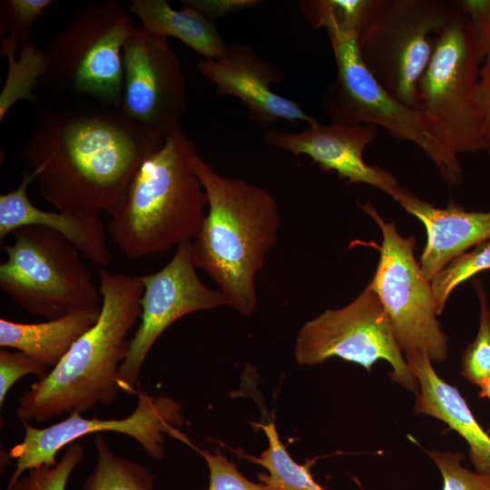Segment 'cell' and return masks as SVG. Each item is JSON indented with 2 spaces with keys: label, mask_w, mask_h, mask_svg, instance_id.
I'll list each match as a JSON object with an SVG mask.
<instances>
[{
  "label": "cell",
  "mask_w": 490,
  "mask_h": 490,
  "mask_svg": "<svg viewBox=\"0 0 490 490\" xmlns=\"http://www.w3.org/2000/svg\"><path fill=\"white\" fill-rule=\"evenodd\" d=\"M475 100L481 114L486 152L490 153V53L480 64Z\"/></svg>",
  "instance_id": "836d02e7"
},
{
  "label": "cell",
  "mask_w": 490,
  "mask_h": 490,
  "mask_svg": "<svg viewBox=\"0 0 490 490\" xmlns=\"http://www.w3.org/2000/svg\"><path fill=\"white\" fill-rule=\"evenodd\" d=\"M263 1L258 0H184L186 6L202 13L209 19H218L250 8Z\"/></svg>",
  "instance_id": "e575fe53"
},
{
  "label": "cell",
  "mask_w": 490,
  "mask_h": 490,
  "mask_svg": "<svg viewBox=\"0 0 490 490\" xmlns=\"http://www.w3.org/2000/svg\"><path fill=\"white\" fill-rule=\"evenodd\" d=\"M54 4L52 0H2L1 39L7 34L20 44L30 41L33 25Z\"/></svg>",
  "instance_id": "f1b7e54d"
},
{
  "label": "cell",
  "mask_w": 490,
  "mask_h": 490,
  "mask_svg": "<svg viewBox=\"0 0 490 490\" xmlns=\"http://www.w3.org/2000/svg\"><path fill=\"white\" fill-rule=\"evenodd\" d=\"M196 155L194 143L180 128L141 164L106 225L126 259L163 255L196 237L207 207L191 166Z\"/></svg>",
  "instance_id": "277c9868"
},
{
  "label": "cell",
  "mask_w": 490,
  "mask_h": 490,
  "mask_svg": "<svg viewBox=\"0 0 490 490\" xmlns=\"http://www.w3.org/2000/svg\"><path fill=\"white\" fill-rule=\"evenodd\" d=\"M191 166L208 207L191 240L193 261L224 293L230 307L250 316L258 304L256 276L278 240V203L266 189L225 177L199 155Z\"/></svg>",
  "instance_id": "7a4b0ae2"
},
{
  "label": "cell",
  "mask_w": 490,
  "mask_h": 490,
  "mask_svg": "<svg viewBox=\"0 0 490 490\" xmlns=\"http://www.w3.org/2000/svg\"><path fill=\"white\" fill-rule=\"evenodd\" d=\"M460 11L458 1L379 0L358 38L363 63L394 98L419 108V80L438 35Z\"/></svg>",
  "instance_id": "ba28073f"
},
{
  "label": "cell",
  "mask_w": 490,
  "mask_h": 490,
  "mask_svg": "<svg viewBox=\"0 0 490 490\" xmlns=\"http://www.w3.org/2000/svg\"><path fill=\"white\" fill-rule=\"evenodd\" d=\"M0 52L7 60L8 71L0 93V122L8 111L19 101H29L35 105L39 98L34 91L46 72L44 49L30 40L18 47L9 36L1 39Z\"/></svg>",
  "instance_id": "7402d4cb"
},
{
  "label": "cell",
  "mask_w": 490,
  "mask_h": 490,
  "mask_svg": "<svg viewBox=\"0 0 490 490\" xmlns=\"http://www.w3.org/2000/svg\"><path fill=\"white\" fill-rule=\"evenodd\" d=\"M378 4L379 0H306L300 6L315 29H337L359 35Z\"/></svg>",
  "instance_id": "d4e9b609"
},
{
  "label": "cell",
  "mask_w": 490,
  "mask_h": 490,
  "mask_svg": "<svg viewBox=\"0 0 490 490\" xmlns=\"http://www.w3.org/2000/svg\"><path fill=\"white\" fill-rule=\"evenodd\" d=\"M490 269V239L451 260L431 279L436 313L441 314L451 292L461 283Z\"/></svg>",
  "instance_id": "484cf974"
},
{
  "label": "cell",
  "mask_w": 490,
  "mask_h": 490,
  "mask_svg": "<svg viewBox=\"0 0 490 490\" xmlns=\"http://www.w3.org/2000/svg\"><path fill=\"white\" fill-rule=\"evenodd\" d=\"M96 464L81 490H154V478L142 465L113 453L102 434L94 437Z\"/></svg>",
  "instance_id": "cb8c5ba5"
},
{
  "label": "cell",
  "mask_w": 490,
  "mask_h": 490,
  "mask_svg": "<svg viewBox=\"0 0 490 490\" xmlns=\"http://www.w3.org/2000/svg\"><path fill=\"white\" fill-rule=\"evenodd\" d=\"M458 3L470 22L481 64L490 53V0H460Z\"/></svg>",
  "instance_id": "d6a6232c"
},
{
  "label": "cell",
  "mask_w": 490,
  "mask_h": 490,
  "mask_svg": "<svg viewBox=\"0 0 490 490\" xmlns=\"http://www.w3.org/2000/svg\"><path fill=\"white\" fill-rule=\"evenodd\" d=\"M34 181H36V173L25 172L16 189L0 195L1 242L18 228L44 227L64 237L83 259L97 266H107L111 253L101 217L41 210L28 197V188Z\"/></svg>",
  "instance_id": "ac0fdd59"
},
{
  "label": "cell",
  "mask_w": 490,
  "mask_h": 490,
  "mask_svg": "<svg viewBox=\"0 0 490 490\" xmlns=\"http://www.w3.org/2000/svg\"><path fill=\"white\" fill-rule=\"evenodd\" d=\"M51 369L21 352L6 348L0 350V407H3L12 387L27 375H35L39 379L45 377Z\"/></svg>",
  "instance_id": "1f68e13d"
},
{
  "label": "cell",
  "mask_w": 490,
  "mask_h": 490,
  "mask_svg": "<svg viewBox=\"0 0 490 490\" xmlns=\"http://www.w3.org/2000/svg\"><path fill=\"white\" fill-rule=\"evenodd\" d=\"M100 309L77 310L38 323L0 319L1 348H15L50 369L56 367L74 342L97 321Z\"/></svg>",
  "instance_id": "ffe728a7"
},
{
  "label": "cell",
  "mask_w": 490,
  "mask_h": 490,
  "mask_svg": "<svg viewBox=\"0 0 490 490\" xmlns=\"http://www.w3.org/2000/svg\"><path fill=\"white\" fill-rule=\"evenodd\" d=\"M83 456V446L74 442L66 447L64 456L54 466L31 468L5 490H65L70 475Z\"/></svg>",
  "instance_id": "83f0119b"
},
{
  "label": "cell",
  "mask_w": 490,
  "mask_h": 490,
  "mask_svg": "<svg viewBox=\"0 0 490 490\" xmlns=\"http://www.w3.org/2000/svg\"><path fill=\"white\" fill-rule=\"evenodd\" d=\"M133 29L130 12L114 0L75 10L44 48L46 99L84 97L120 108L122 49Z\"/></svg>",
  "instance_id": "5b68a950"
},
{
  "label": "cell",
  "mask_w": 490,
  "mask_h": 490,
  "mask_svg": "<svg viewBox=\"0 0 490 490\" xmlns=\"http://www.w3.org/2000/svg\"><path fill=\"white\" fill-rule=\"evenodd\" d=\"M479 64L472 27L461 9L438 35L417 85L419 108L456 155L486 151L475 100Z\"/></svg>",
  "instance_id": "9c48e42d"
},
{
  "label": "cell",
  "mask_w": 490,
  "mask_h": 490,
  "mask_svg": "<svg viewBox=\"0 0 490 490\" xmlns=\"http://www.w3.org/2000/svg\"><path fill=\"white\" fill-rule=\"evenodd\" d=\"M479 396L490 401V377H488L479 387Z\"/></svg>",
  "instance_id": "d590c367"
},
{
  "label": "cell",
  "mask_w": 490,
  "mask_h": 490,
  "mask_svg": "<svg viewBox=\"0 0 490 490\" xmlns=\"http://www.w3.org/2000/svg\"><path fill=\"white\" fill-rule=\"evenodd\" d=\"M418 384L414 413L446 423L468 445L469 459L475 472L490 476V435L475 417L465 397L445 381L422 352L405 356Z\"/></svg>",
  "instance_id": "d6986e66"
},
{
  "label": "cell",
  "mask_w": 490,
  "mask_h": 490,
  "mask_svg": "<svg viewBox=\"0 0 490 490\" xmlns=\"http://www.w3.org/2000/svg\"><path fill=\"white\" fill-rule=\"evenodd\" d=\"M260 427L268 438V448L259 457H248L268 471L258 475L262 485L269 490H327L311 473L312 460L302 465L292 459L279 439L274 422Z\"/></svg>",
  "instance_id": "603a6c76"
},
{
  "label": "cell",
  "mask_w": 490,
  "mask_h": 490,
  "mask_svg": "<svg viewBox=\"0 0 490 490\" xmlns=\"http://www.w3.org/2000/svg\"><path fill=\"white\" fill-rule=\"evenodd\" d=\"M163 142L118 107L84 97L51 98L38 105L21 157L57 211L100 216L113 210Z\"/></svg>",
  "instance_id": "6da1fadb"
},
{
  "label": "cell",
  "mask_w": 490,
  "mask_h": 490,
  "mask_svg": "<svg viewBox=\"0 0 490 490\" xmlns=\"http://www.w3.org/2000/svg\"><path fill=\"white\" fill-rule=\"evenodd\" d=\"M377 132L378 128L372 125L318 122L297 132L270 130L264 142L296 157L306 155L322 171L334 172L349 184H367L390 196L398 186L395 176L364 160V152L375 141Z\"/></svg>",
  "instance_id": "9a60e30c"
},
{
  "label": "cell",
  "mask_w": 490,
  "mask_h": 490,
  "mask_svg": "<svg viewBox=\"0 0 490 490\" xmlns=\"http://www.w3.org/2000/svg\"><path fill=\"white\" fill-rule=\"evenodd\" d=\"M191 253V240L181 243L160 270L142 275L141 322L130 339L120 366L118 385L126 394H137L142 365L160 336L175 321L197 311L230 306L219 289L200 279Z\"/></svg>",
  "instance_id": "4fadbf2b"
},
{
  "label": "cell",
  "mask_w": 490,
  "mask_h": 490,
  "mask_svg": "<svg viewBox=\"0 0 490 490\" xmlns=\"http://www.w3.org/2000/svg\"><path fill=\"white\" fill-rule=\"evenodd\" d=\"M125 7L145 30L178 38L203 59H218L228 52L212 21L194 8L173 9L166 0H132Z\"/></svg>",
  "instance_id": "44dd1931"
},
{
  "label": "cell",
  "mask_w": 490,
  "mask_h": 490,
  "mask_svg": "<svg viewBox=\"0 0 490 490\" xmlns=\"http://www.w3.org/2000/svg\"><path fill=\"white\" fill-rule=\"evenodd\" d=\"M298 364L313 366L340 358L370 371L384 359L392 368L390 377L413 392L418 384L400 349L388 316L369 284L348 305L327 309L307 321L295 340Z\"/></svg>",
  "instance_id": "8fae6325"
},
{
  "label": "cell",
  "mask_w": 490,
  "mask_h": 490,
  "mask_svg": "<svg viewBox=\"0 0 490 490\" xmlns=\"http://www.w3.org/2000/svg\"><path fill=\"white\" fill-rule=\"evenodd\" d=\"M390 197L425 226L426 243L419 265L428 281L451 260L490 239V211H468L453 201L436 207L399 185Z\"/></svg>",
  "instance_id": "e0dca14e"
},
{
  "label": "cell",
  "mask_w": 490,
  "mask_h": 490,
  "mask_svg": "<svg viewBox=\"0 0 490 490\" xmlns=\"http://www.w3.org/2000/svg\"><path fill=\"white\" fill-rule=\"evenodd\" d=\"M480 306L477 334L462 356L461 376L470 384L479 387L490 377V308L480 280L474 281Z\"/></svg>",
  "instance_id": "4316f807"
},
{
  "label": "cell",
  "mask_w": 490,
  "mask_h": 490,
  "mask_svg": "<svg viewBox=\"0 0 490 490\" xmlns=\"http://www.w3.org/2000/svg\"><path fill=\"white\" fill-rule=\"evenodd\" d=\"M360 208L382 233L379 260L368 284L388 316L404 357L422 352L432 362L445 361L448 355L447 337L436 318L431 281L424 278L414 255L415 237H403L395 222L386 221L370 202Z\"/></svg>",
  "instance_id": "30bf717a"
},
{
  "label": "cell",
  "mask_w": 490,
  "mask_h": 490,
  "mask_svg": "<svg viewBox=\"0 0 490 490\" xmlns=\"http://www.w3.org/2000/svg\"><path fill=\"white\" fill-rule=\"evenodd\" d=\"M443 478L442 490H490V476L462 466L463 456L457 452L427 450Z\"/></svg>",
  "instance_id": "f546056e"
},
{
  "label": "cell",
  "mask_w": 490,
  "mask_h": 490,
  "mask_svg": "<svg viewBox=\"0 0 490 490\" xmlns=\"http://www.w3.org/2000/svg\"><path fill=\"white\" fill-rule=\"evenodd\" d=\"M135 409L122 418H87L74 412L65 419L43 428L21 421L24 428L23 440L13 446L7 458L15 460V468L6 488L11 487L27 470L41 466H53L58 452L77 439L101 432H116L138 442L147 455L156 460L164 457L166 436L189 444L179 429L184 423L181 407L167 397H154L138 391Z\"/></svg>",
  "instance_id": "7c38bea8"
},
{
  "label": "cell",
  "mask_w": 490,
  "mask_h": 490,
  "mask_svg": "<svg viewBox=\"0 0 490 490\" xmlns=\"http://www.w3.org/2000/svg\"><path fill=\"white\" fill-rule=\"evenodd\" d=\"M209 468L208 490H269L245 477L220 451L197 450Z\"/></svg>",
  "instance_id": "4dcf8cb0"
},
{
  "label": "cell",
  "mask_w": 490,
  "mask_h": 490,
  "mask_svg": "<svg viewBox=\"0 0 490 490\" xmlns=\"http://www.w3.org/2000/svg\"><path fill=\"white\" fill-rule=\"evenodd\" d=\"M197 69L215 85L218 93L240 99L247 106L250 120L260 127L279 121H303L308 125L318 122L298 103L270 88L271 83L282 82L283 74L246 44L230 46L220 58L202 59Z\"/></svg>",
  "instance_id": "2e32d148"
},
{
  "label": "cell",
  "mask_w": 490,
  "mask_h": 490,
  "mask_svg": "<svg viewBox=\"0 0 490 490\" xmlns=\"http://www.w3.org/2000/svg\"><path fill=\"white\" fill-rule=\"evenodd\" d=\"M327 33L337 65L336 80L322 99L330 122L383 128L392 137L416 146L446 183H461L458 155L446 147L420 108L402 103L377 82L361 59L358 35L336 29Z\"/></svg>",
  "instance_id": "8992f818"
},
{
  "label": "cell",
  "mask_w": 490,
  "mask_h": 490,
  "mask_svg": "<svg viewBox=\"0 0 490 490\" xmlns=\"http://www.w3.org/2000/svg\"><path fill=\"white\" fill-rule=\"evenodd\" d=\"M12 235L0 265V289L17 307L46 320L101 308L98 285L64 237L40 226H24Z\"/></svg>",
  "instance_id": "52a82bcc"
},
{
  "label": "cell",
  "mask_w": 490,
  "mask_h": 490,
  "mask_svg": "<svg viewBox=\"0 0 490 490\" xmlns=\"http://www.w3.org/2000/svg\"><path fill=\"white\" fill-rule=\"evenodd\" d=\"M103 297L96 323L82 335L49 374L31 384L18 399L20 421L43 423L65 413H83L112 404L121 391L118 373L141 315L142 276L100 268Z\"/></svg>",
  "instance_id": "3957f363"
},
{
  "label": "cell",
  "mask_w": 490,
  "mask_h": 490,
  "mask_svg": "<svg viewBox=\"0 0 490 490\" xmlns=\"http://www.w3.org/2000/svg\"><path fill=\"white\" fill-rule=\"evenodd\" d=\"M121 111L164 139L181 128L186 113L184 76L167 38L144 28L132 30L122 49Z\"/></svg>",
  "instance_id": "5bb4252c"
}]
</instances>
